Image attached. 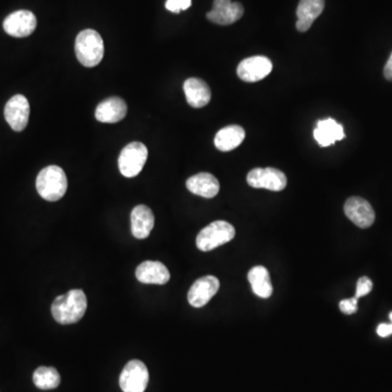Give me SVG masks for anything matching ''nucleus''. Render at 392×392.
Listing matches in <instances>:
<instances>
[{
    "label": "nucleus",
    "instance_id": "1",
    "mask_svg": "<svg viewBox=\"0 0 392 392\" xmlns=\"http://www.w3.org/2000/svg\"><path fill=\"white\" fill-rule=\"evenodd\" d=\"M87 308V298L84 291L73 289L64 296L55 298L52 314L58 324L70 325L80 322Z\"/></svg>",
    "mask_w": 392,
    "mask_h": 392
},
{
    "label": "nucleus",
    "instance_id": "2",
    "mask_svg": "<svg viewBox=\"0 0 392 392\" xmlns=\"http://www.w3.org/2000/svg\"><path fill=\"white\" fill-rule=\"evenodd\" d=\"M68 189V180L64 169L59 166H48L36 178V190L44 200L57 202L64 198Z\"/></svg>",
    "mask_w": 392,
    "mask_h": 392
},
{
    "label": "nucleus",
    "instance_id": "3",
    "mask_svg": "<svg viewBox=\"0 0 392 392\" xmlns=\"http://www.w3.org/2000/svg\"><path fill=\"white\" fill-rule=\"evenodd\" d=\"M105 52L103 40L99 32L84 30L75 40V55L82 66L93 68L101 64Z\"/></svg>",
    "mask_w": 392,
    "mask_h": 392
},
{
    "label": "nucleus",
    "instance_id": "4",
    "mask_svg": "<svg viewBox=\"0 0 392 392\" xmlns=\"http://www.w3.org/2000/svg\"><path fill=\"white\" fill-rule=\"evenodd\" d=\"M235 237V229L227 221L217 220L209 223L196 237V245L203 252L213 251L216 247L230 242Z\"/></svg>",
    "mask_w": 392,
    "mask_h": 392
},
{
    "label": "nucleus",
    "instance_id": "5",
    "mask_svg": "<svg viewBox=\"0 0 392 392\" xmlns=\"http://www.w3.org/2000/svg\"><path fill=\"white\" fill-rule=\"evenodd\" d=\"M147 156V147L141 142L128 144L118 159L120 172L127 178L137 177L143 169Z\"/></svg>",
    "mask_w": 392,
    "mask_h": 392
},
{
    "label": "nucleus",
    "instance_id": "6",
    "mask_svg": "<svg viewBox=\"0 0 392 392\" xmlns=\"http://www.w3.org/2000/svg\"><path fill=\"white\" fill-rule=\"evenodd\" d=\"M150 374L143 362L132 359L120 374L119 385L123 392H144L147 388Z\"/></svg>",
    "mask_w": 392,
    "mask_h": 392
},
{
    "label": "nucleus",
    "instance_id": "7",
    "mask_svg": "<svg viewBox=\"0 0 392 392\" xmlns=\"http://www.w3.org/2000/svg\"><path fill=\"white\" fill-rule=\"evenodd\" d=\"M247 184L252 188L266 189L279 192L286 186V177L276 168H255L247 174Z\"/></svg>",
    "mask_w": 392,
    "mask_h": 392
},
{
    "label": "nucleus",
    "instance_id": "8",
    "mask_svg": "<svg viewBox=\"0 0 392 392\" xmlns=\"http://www.w3.org/2000/svg\"><path fill=\"white\" fill-rule=\"evenodd\" d=\"M273 71V62L267 57L254 56L245 59L237 66L239 78L245 82L253 83L263 80Z\"/></svg>",
    "mask_w": 392,
    "mask_h": 392
},
{
    "label": "nucleus",
    "instance_id": "9",
    "mask_svg": "<svg viewBox=\"0 0 392 392\" xmlns=\"http://www.w3.org/2000/svg\"><path fill=\"white\" fill-rule=\"evenodd\" d=\"M38 20L33 12L19 10L9 14L4 21L6 33L13 38H26L35 31Z\"/></svg>",
    "mask_w": 392,
    "mask_h": 392
},
{
    "label": "nucleus",
    "instance_id": "10",
    "mask_svg": "<svg viewBox=\"0 0 392 392\" xmlns=\"http://www.w3.org/2000/svg\"><path fill=\"white\" fill-rule=\"evenodd\" d=\"M30 111L31 109L28 99L23 95H14L6 103V121L14 131H23L28 125Z\"/></svg>",
    "mask_w": 392,
    "mask_h": 392
},
{
    "label": "nucleus",
    "instance_id": "11",
    "mask_svg": "<svg viewBox=\"0 0 392 392\" xmlns=\"http://www.w3.org/2000/svg\"><path fill=\"white\" fill-rule=\"evenodd\" d=\"M220 282L214 276H205L193 284L189 290L188 301L193 308H203L218 292Z\"/></svg>",
    "mask_w": 392,
    "mask_h": 392
},
{
    "label": "nucleus",
    "instance_id": "12",
    "mask_svg": "<svg viewBox=\"0 0 392 392\" xmlns=\"http://www.w3.org/2000/svg\"><path fill=\"white\" fill-rule=\"evenodd\" d=\"M245 8L231 0H214L213 9L207 13V19L219 26H230L242 18Z\"/></svg>",
    "mask_w": 392,
    "mask_h": 392
},
{
    "label": "nucleus",
    "instance_id": "13",
    "mask_svg": "<svg viewBox=\"0 0 392 392\" xmlns=\"http://www.w3.org/2000/svg\"><path fill=\"white\" fill-rule=\"evenodd\" d=\"M345 213L359 228H369L375 221V212L366 200L357 196L349 198L345 204Z\"/></svg>",
    "mask_w": 392,
    "mask_h": 392
},
{
    "label": "nucleus",
    "instance_id": "14",
    "mask_svg": "<svg viewBox=\"0 0 392 392\" xmlns=\"http://www.w3.org/2000/svg\"><path fill=\"white\" fill-rule=\"evenodd\" d=\"M127 113V103L123 99L109 97L97 106L95 117L99 123H117L125 119Z\"/></svg>",
    "mask_w": 392,
    "mask_h": 392
},
{
    "label": "nucleus",
    "instance_id": "15",
    "mask_svg": "<svg viewBox=\"0 0 392 392\" xmlns=\"http://www.w3.org/2000/svg\"><path fill=\"white\" fill-rule=\"evenodd\" d=\"M137 279L142 284H167L170 279V273L168 268L155 261H145L137 268L135 271Z\"/></svg>",
    "mask_w": 392,
    "mask_h": 392
},
{
    "label": "nucleus",
    "instance_id": "16",
    "mask_svg": "<svg viewBox=\"0 0 392 392\" xmlns=\"http://www.w3.org/2000/svg\"><path fill=\"white\" fill-rule=\"evenodd\" d=\"M186 188L193 194L205 198H213L218 194L220 184L212 174L201 172L188 179Z\"/></svg>",
    "mask_w": 392,
    "mask_h": 392
},
{
    "label": "nucleus",
    "instance_id": "17",
    "mask_svg": "<svg viewBox=\"0 0 392 392\" xmlns=\"http://www.w3.org/2000/svg\"><path fill=\"white\" fill-rule=\"evenodd\" d=\"M155 217L150 207L145 205L135 206L131 213L132 235L137 239H146L153 230Z\"/></svg>",
    "mask_w": 392,
    "mask_h": 392
},
{
    "label": "nucleus",
    "instance_id": "18",
    "mask_svg": "<svg viewBox=\"0 0 392 392\" xmlns=\"http://www.w3.org/2000/svg\"><path fill=\"white\" fill-rule=\"evenodd\" d=\"M186 101L193 108H202L212 99V92L206 82L198 78H190L184 82Z\"/></svg>",
    "mask_w": 392,
    "mask_h": 392
},
{
    "label": "nucleus",
    "instance_id": "19",
    "mask_svg": "<svg viewBox=\"0 0 392 392\" xmlns=\"http://www.w3.org/2000/svg\"><path fill=\"white\" fill-rule=\"evenodd\" d=\"M325 0H300L296 9V28L300 32L310 30L313 22L324 11Z\"/></svg>",
    "mask_w": 392,
    "mask_h": 392
},
{
    "label": "nucleus",
    "instance_id": "20",
    "mask_svg": "<svg viewBox=\"0 0 392 392\" xmlns=\"http://www.w3.org/2000/svg\"><path fill=\"white\" fill-rule=\"evenodd\" d=\"M345 137L342 125L331 118L320 120L316 125V129L314 130V139L323 147L332 145L337 141L345 139Z\"/></svg>",
    "mask_w": 392,
    "mask_h": 392
},
{
    "label": "nucleus",
    "instance_id": "21",
    "mask_svg": "<svg viewBox=\"0 0 392 392\" xmlns=\"http://www.w3.org/2000/svg\"><path fill=\"white\" fill-rule=\"evenodd\" d=\"M245 139V131L240 125L223 128L215 137V146L221 152H230L237 148Z\"/></svg>",
    "mask_w": 392,
    "mask_h": 392
},
{
    "label": "nucleus",
    "instance_id": "22",
    "mask_svg": "<svg viewBox=\"0 0 392 392\" xmlns=\"http://www.w3.org/2000/svg\"><path fill=\"white\" fill-rule=\"evenodd\" d=\"M252 291L262 298H268L273 294V284L270 281L269 273L264 266H255L247 275Z\"/></svg>",
    "mask_w": 392,
    "mask_h": 392
},
{
    "label": "nucleus",
    "instance_id": "23",
    "mask_svg": "<svg viewBox=\"0 0 392 392\" xmlns=\"http://www.w3.org/2000/svg\"><path fill=\"white\" fill-rule=\"evenodd\" d=\"M34 385L42 390H52L60 385V375L54 367L40 366L34 371Z\"/></svg>",
    "mask_w": 392,
    "mask_h": 392
},
{
    "label": "nucleus",
    "instance_id": "24",
    "mask_svg": "<svg viewBox=\"0 0 392 392\" xmlns=\"http://www.w3.org/2000/svg\"><path fill=\"white\" fill-rule=\"evenodd\" d=\"M373 289V282L369 277L359 278L357 284V293H355V298L359 300L362 296H365L369 294Z\"/></svg>",
    "mask_w": 392,
    "mask_h": 392
},
{
    "label": "nucleus",
    "instance_id": "25",
    "mask_svg": "<svg viewBox=\"0 0 392 392\" xmlns=\"http://www.w3.org/2000/svg\"><path fill=\"white\" fill-rule=\"evenodd\" d=\"M192 5V0H167L166 1V8L169 11L179 13L182 10L189 9Z\"/></svg>",
    "mask_w": 392,
    "mask_h": 392
},
{
    "label": "nucleus",
    "instance_id": "26",
    "mask_svg": "<svg viewBox=\"0 0 392 392\" xmlns=\"http://www.w3.org/2000/svg\"><path fill=\"white\" fill-rule=\"evenodd\" d=\"M339 308L341 312L345 313L347 315L354 314L357 310V298H347V300L341 301L339 303Z\"/></svg>",
    "mask_w": 392,
    "mask_h": 392
},
{
    "label": "nucleus",
    "instance_id": "27",
    "mask_svg": "<svg viewBox=\"0 0 392 392\" xmlns=\"http://www.w3.org/2000/svg\"><path fill=\"white\" fill-rule=\"evenodd\" d=\"M377 334L379 337H386L391 336L392 335V324H381L377 328Z\"/></svg>",
    "mask_w": 392,
    "mask_h": 392
},
{
    "label": "nucleus",
    "instance_id": "28",
    "mask_svg": "<svg viewBox=\"0 0 392 392\" xmlns=\"http://www.w3.org/2000/svg\"><path fill=\"white\" fill-rule=\"evenodd\" d=\"M383 74H385V78L388 81H392V52L390 55L389 59H388L385 69H383Z\"/></svg>",
    "mask_w": 392,
    "mask_h": 392
},
{
    "label": "nucleus",
    "instance_id": "29",
    "mask_svg": "<svg viewBox=\"0 0 392 392\" xmlns=\"http://www.w3.org/2000/svg\"><path fill=\"white\" fill-rule=\"evenodd\" d=\"M389 318H390V322H391V323H390V324H392V312L390 313Z\"/></svg>",
    "mask_w": 392,
    "mask_h": 392
}]
</instances>
